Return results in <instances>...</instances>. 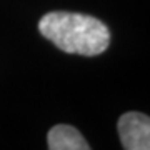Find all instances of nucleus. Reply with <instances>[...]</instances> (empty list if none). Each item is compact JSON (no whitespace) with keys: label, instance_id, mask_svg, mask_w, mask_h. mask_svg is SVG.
<instances>
[{"label":"nucleus","instance_id":"f257e3e1","mask_svg":"<svg viewBox=\"0 0 150 150\" xmlns=\"http://www.w3.org/2000/svg\"><path fill=\"white\" fill-rule=\"evenodd\" d=\"M38 30L55 47L67 54L95 57L110 45V30L92 15L74 12H50L40 18Z\"/></svg>","mask_w":150,"mask_h":150},{"label":"nucleus","instance_id":"7ed1b4c3","mask_svg":"<svg viewBox=\"0 0 150 150\" xmlns=\"http://www.w3.org/2000/svg\"><path fill=\"white\" fill-rule=\"evenodd\" d=\"M47 144L50 150H88L90 145L87 144L83 135L72 125H55L48 130Z\"/></svg>","mask_w":150,"mask_h":150},{"label":"nucleus","instance_id":"f03ea898","mask_svg":"<svg viewBox=\"0 0 150 150\" xmlns=\"http://www.w3.org/2000/svg\"><path fill=\"white\" fill-rule=\"evenodd\" d=\"M118 137L125 150H150V117L127 112L117 122Z\"/></svg>","mask_w":150,"mask_h":150}]
</instances>
